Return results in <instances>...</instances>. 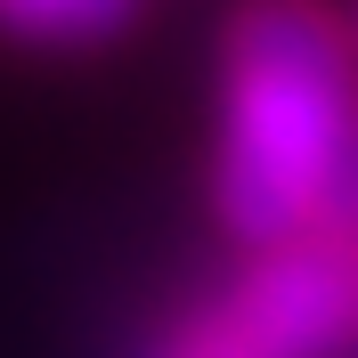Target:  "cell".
Segmentation results:
<instances>
[{"label": "cell", "mask_w": 358, "mask_h": 358, "mask_svg": "<svg viewBox=\"0 0 358 358\" xmlns=\"http://www.w3.org/2000/svg\"><path fill=\"white\" fill-rule=\"evenodd\" d=\"M212 203L236 245H358V49L317 0H245L220 41Z\"/></svg>", "instance_id": "cell-1"}, {"label": "cell", "mask_w": 358, "mask_h": 358, "mask_svg": "<svg viewBox=\"0 0 358 358\" xmlns=\"http://www.w3.org/2000/svg\"><path fill=\"white\" fill-rule=\"evenodd\" d=\"M212 310L252 358H342L358 342V245H268Z\"/></svg>", "instance_id": "cell-2"}, {"label": "cell", "mask_w": 358, "mask_h": 358, "mask_svg": "<svg viewBox=\"0 0 358 358\" xmlns=\"http://www.w3.org/2000/svg\"><path fill=\"white\" fill-rule=\"evenodd\" d=\"M0 24L49 49H82L131 24V0H0Z\"/></svg>", "instance_id": "cell-3"}, {"label": "cell", "mask_w": 358, "mask_h": 358, "mask_svg": "<svg viewBox=\"0 0 358 358\" xmlns=\"http://www.w3.org/2000/svg\"><path fill=\"white\" fill-rule=\"evenodd\" d=\"M155 358H252V350L228 334V317H220V310H196L187 326H171V334L155 342Z\"/></svg>", "instance_id": "cell-4"}, {"label": "cell", "mask_w": 358, "mask_h": 358, "mask_svg": "<svg viewBox=\"0 0 358 358\" xmlns=\"http://www.w3.org/2000/svg\"><path fill=\"white\" fill-rule=\"evenodd\" d=\"M350 49H358V8H350Z\"/></svg>", "instance_id": "cell-5"}]
</instances>
